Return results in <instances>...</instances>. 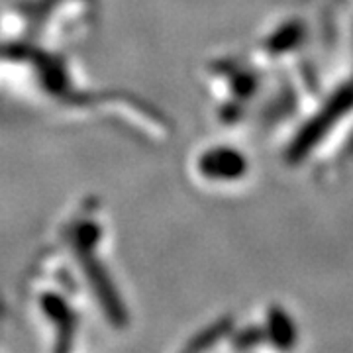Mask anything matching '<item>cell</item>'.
<instances>
[{
    "mask_svg": "<svg viewBox=\"0 0 353 353\" xmlns=\"http://www.w3.org/2000/svg\"><path fill=\"white\" fill-rule=\"evenodd\" d=\"M101 99L102 90L83 83L65 51L0 39V102L28 114L99 122Z\"/></svg>",
    "mask_w": 353,
    "mask_h": 353,
    "instance_id": "cell-1",
    "label": "cell"
},
{
    "mask_svg": "<svg viewBox=\"0 0 353 353\" xmlns=\"http://www.w3.org/2000/svg\"><path fill=\"white\" fill-rule=\"evenodd\" d=\"M55 243L106 324L114 330L128 328L130 308L110 265V224L99 196H85L73 204L59 224Z\"/></svg>",
    "mask_w": 353,
    "mask_h": 353,
    "instance_id": "cell-2",
    "label": "cell"
},
{
    "mask_svg": "<svg viewBox=\"0 0 353 353\" xmlns=\"http://www.w3.org/2000/svg\"><path fill=\"white\" fill-rule=\"evenodd\" d=\"M24 292L48 352L71 353L83 347L87 312L92 304L57 243L41 250L34 259L26 275Z\"/></svg>",
    "mask_w": 353,
    "mask_h": 353,
    "instance_id": "cell-3",
    "label": "cell"
},
{
    "mask_svg": "<svg viewBox=\"0 0 353 353\" xmlns=\"http://www.w3.org/2000/svg\"><path fill=\"white\" fill-rule=\"evenodd\" d=\"M99 22V0H30L0 8V39L67 51Z\"/></svg>",
    "mask_w": 353,
    "mask_h": 353,
    "instance_id": "cell-4",
    "label": "cell"
},
{
    "mask_svg": "<svg viewBox=\"0 0 353 353\" xmlns=\"http://www.w3.org/2000/svg\"><path fill=\"white\" fill-rule=\"evenodd\" d=\"M353 108V81L345 83L340 90H336L330 97L326 104L312 116V120L308 124L301 128V132L296 134V138L290 141L289 150H287V159L292 163L303 161L308 153L314 150V145L328 136L332 128L340 122L345 114Z\"/></svg>",
    "mask_w": 353,
    "mask_h": 353,
    "instance_id": "cell-5",
    "label": "cell"
},
{
    "mask_svg": "<svg viewBox=\"0 0 353 353\" xmlns=\"http://www.w3.org/2000/svg\"><path fill=\"white\" fill-rule=\"evenodd\" d=\"M196 171L206 181L232 183L248 173V159L232 145H216L199 155Z\"/></svg>",
    "mask_w": 353,
    "mask_h": 353,
    "instance_id": "cell-6",
    "label": "cell"
},
{
    "mask_svg": "<svg viewBox=\"0 0 353 353\" xmlns=\"http://www.w3.org/2000/svg\"><path fill=\"white\" fill-rule=\"evenodd\" d=\"M265 338L279 347V350H290L296 345V326L281 306H271L267 312V326H265Z\"/></svg>",
    "mask_w": 353,
    "mask_h": 353,
    "instance_id": "cell-7",
    "label": "cell"
},
{
    "mask_svg": "<svg viewBox=\"0 0 353 353\" xmlns=\"http://www.w3.org/2000/svg\"><path fill=\"white\" fill-rule=\"evenodd\" d=\"M232 328H234L232 318L216 320L210 326H206L204 330H201V332L185 345V350H187V352H204V350H210V347L218 345L222 340H226L228 336L232 334Z\"/></svg>",
    "mask_w": 353,
    "mask_h": 353,
    "instance_id": "cell-8",
    "label": "cell"
},
{
    "mask_svg": "<svg viewBox=\"0 0 353 353\" xmlns=\"http://www.w3.org/2000/svg\"><path fill=\"white\" fill-rule=\"evenodd\" d=\"M304 39V26L299 20L292 22H285L279 28L277 32L271 34V38L267 41L269 50L273 53H283V51L294 50L301 46V41Z\"/></svg>",
    "mask_w": 353,
    "mask_h": 353,
    "instance_id": "cell-9",
    "label": "cell"
},
{
    "mask_svg": "<svg viewBox=\"0 0 353 353\" xmlns=\"http://www.w3.org/2000/svg\"><path fill=\"white\" fill-rule=\"evenodd\" d=\"M265 338V330L259 328H248L240 332L236 338H234V347L236 350H250L253 345H257L259 341Z\"/></svg>",
    "mask_w": 353,
    "mask_h": 353,
    "instance_id": "cell-10",
    "label": "cell"
},
{
    "mask_svg": "<svg viewBox=\"0 0 353 353\" xmlns=\"http://www.w3.org/2000/svg\"><path fill=\"white\" fill-rule=\"evenodd\" d=\"M2 326H4V304L0 301V332H2Z\"/></svg>",
    "mask_w": 353,
    "mask_h": 353,
    "instance_id": "cell-11",
    "label": "cell"
}]
</instances>
